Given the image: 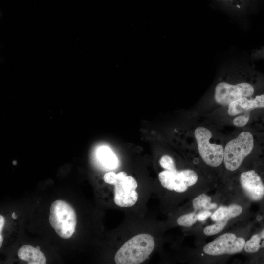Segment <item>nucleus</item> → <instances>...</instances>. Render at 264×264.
<instances>
[{
	"mask_svg": "<svg viewBox=\"0 0 264 264\" xmlns=\"http://www.w3.org/2000/svg\"><path fill=\"white\" fill-rule=\"evenodd\" d=\"M211 197L206 194H202L198 196L192 201L195 212L209 210L216 208L217 206V204L211 203Z\"/></svg>",
	"mask_w": 264,
	"mask_h": 264,
	"instance_id": "nucleus-14",
	"label": "nucleus"
},
{
	"mask_svg": "<svg viewBox=\"0 0 264 264\" xmlns=\"http://www.w3.org/2000/svg\"><path fill=\"white\" fill-rule=\"evenodd\" d=\"M19 258L28 264H45L46 259L44 253L31 245L21 246L17 253Z\"/></svg>",
	"mask_w": 264,
	"mask_h": 264,
	"instance_id": "nucleus-11",
	"label": "nucleus"
},
{
	"mask_svg": "<svg viewBox=\"0 0 264 264\" xmlns=\"http://www.w3.org/2000/svg\"><path fill=\"white\" fill-rule=\"evenodd\" d=\"M13 164L16 165V161H13Z\"/></svg>",
	"mask_w": 264,
	"mask_h": 264,
	"instance_id": "nucleus-28",
	"label": "nucleus"
},
{
	"mask_svg": "<svg viewBox=\"0 0 264 264\" xmlns=\"http://www.w3.org/2000/svg\"><path fill=\"white\" fill-rule=\"evenodd\" d=\"M253 147V136L248 132H241L228 142L224 149L223 162L226 169L233 171L239 168Z\"/></svg>",
	"mask_w": 264,
	"mask_h": 264,
	"instance_id": "nucleus-3",
	"label": "nucleus"
},
{
	"mask_svg": "<svg viewBox=\"0 0 264 264\" xmlns=\"http://www.w3.org/2000/svg\"><path fill=\"white\" fill-rule=\"evenodd\" d=\"M49 221L57 235L63 239H69L75 230L76 215L69 203L57 200L51 205Z\"/></svg>",
	"mask_w": 264,
	"mask_h": 264,
	"instance_id": "nucleus-2",
	"label": "nucleus"
},
{
	"mask_svg": "<svg viewBox=\"0 0 264 264\" xmlns=\"http://www.w3.org/2000/svg\"><path fill=\"white\" fill-rule=\"evenodd\" d=\"M240 182L247 196L251 200H261L264 196V185L259 176L254 170L243 172Z\"/></svg>",
	"mask_w": 264,
	"mask_h": 264,
	"instance_id": "nucleus-9",
	"label": "nucleus"
},
{
	"mask_svg": "<svg viewBox=\"0 0 264 264\" xmlns=\"http://www.w3.org/2000/svg\"><path fill=\"white\" fill-rule=\"evenodd\" d=\"M255 92L253 85L245 80H238L235 83L229 80H220L214 88L215 102L222 106L228 105L242 97L251 96Z\"/></svg>",
	"mask_w": 264,
	"mask_h": 264,
	"instance_id": "nucleus-4",
	"label": "nucleus"
},
{
	"mask_svg": "<svg viewBox=\"0 0 264 264\" xmlns=\"http://www.w3.org/2000/svg\"><path fill=\"white\" fill-rule=\"evenodd\" d=\"M4 218L1 215H0V233H1L4 224Z\"/></svg>",
	"mask_w": 264,
	"mask_h": 264,
	"instance_id": "nucleus-24",
	"label": "nucleus"
},
{
	"mask_svg": "<svg viewBox=\"0 0 264 264\" xmlns=\"http://www.w3.org/2000/svg\"><path fill=\"white\" fill-rule=\"evenodd\" d=\"M234 11H242L244 8L247 0H217Z\"/></svg>",
	"mask_w": 264,
	"mask_h": 264,
	"instance_id": "nucleus-18",
	"label": "nucleus"
},
{
	"mask_svg": "<svg viewBox=\"0 0 264 264\" xmlns=\"http://www.w3.org/2000/svg\"><path fill=\"white\" fill-rule=\"evenodd\" d=\"M12 218H13V219H16V218H17V216H16V215H15V212L13 213L12 215Z\"/></svg>",
	"mask_w": 264,
	"mask_h": 264,
	"instance_id": "nucleus-26",
	"label": "nucleus"
},
{
	"mask_svg": "<svg viewBox=\"0 0 264 264\" xmlns=\"http://www.w3.org/2000/svg\"><path fill=\"white\" fill-rule=\"evenodd\" d=\"M36 248H37V249H39V250H40V247H39V246H37L36 247Z\"/></svg>",
	"mask_w": 264,
	"mask_h": 264,
	"instance_id": "nucleus-27",
	"label": "nucleus"
},
{
	"mask_svg": "<svg viewBox=\"0 0 264 264\" xmlns=\"http://www.w3.org/2000/svg\"><path fill=\"white\" fill-rule=\"evenodd\" d=\"M227 219H224L216 221V222L208 226L203 229V233L207 236L215 235L220 232L223 230L226 225L228 220Z\"/></svg>",
	"mask_w": 264,
	"mask_h": 264,
	"instance_id": "nucleus-16",
	"label": "nucleus"
},
{
	"mask_svg": "<svg viewBox=\"0 0 264 264\" xmlns=\"http://www.w3.org/2000/svg\"><path fill=\"white\" fill-rule=\"evenodd\" d=\"M261 248H264V229L260 233L252 236L245 242L244 247L247 253H255Z\"/></svg>",
	"mask_w": 264,
	"mask_h": 264,
	"instance_id": "nucleus-15",
	"label": "nucleus"
},
{
	"mask_svg": "<svg viewBox=\"0 0 264 264\" xmlns=\"http://www.w3.org/2000/svg\"><path fill=\"white\" fill-rule=\"evenodd\" d=\"M243 238L237 237L234 234H223L206 244L204 252L209 255L217 256L225 254H233L241 252L245 245Z\"/></svg>",
	"mask_w": 264,
	"mask_h": 264,
	"instance_id": "nucleus-7",
	"label": "nucleus"
},
{
	"mask_svg": "<svg viewBox=\"0 0 264 264\" xmlns=\"http://www.w3.org/2000/svg\"><path fill=\"white\" fill-rule=\"evenodd\" d=\"M158 178L163 187L169 190L182 193L185 192L188 187L197 182L198 176L192 170L177 171L175 169L161 172L158 175Z\"/></svg>",
	"mask_w": 264,
	"mask_h": 264,
	"instance_id": "nucleus-6",
	"label": "nucleus"
},
{
	"mask_svg": "<svg viewBox=\"0 0 264 264\" xmlns=\"http://www.w3.org/2000/svg\"><path fill=\"white\" fill-rule=\"evenodd\" d=\"M162 167L168 170H175L174 162L171 157L165 155L161 157L159 161Z\"/></svg>",
	"mask_w": 264,
	"mask_h": 264,
	"instance_id": "nucleus-20",
	"label": "nucleus"
},
{
	"mask_svg": "<svg viewBox=\"0 0 264 264\" xmlns=\"http://www.w3.org/2000/svg\"><path fill=\"white\" fill-rule=\"evenodd\" d=\"M249 118L250 111H247L242 115L236 117L233 120V123L237 127H242L247 123Z\"/></svg>",
	"mask_w": 264,
	"mask_h": 264,
	"instance_id": "nucleus-19",
	"label": "nucleus"
},
{
	"mask_svg": "<svg viewBox=\"0 0 264 264\" xmlns=\"http://www.w3.org/2000/svg\"><path fill=\"white\" fill-rule=\"evenodd\" d=\"M251 56L252 58L254 59H264V47L260 49L254 50L253 52H252Z\"/></svg>",
	"mask_w": 264,
	"mask_h": 264,
	"instance_id": "nucleus-23",
	"label": "nucleus"
},
{
	"mask_svg": "<svg viewBox=\"0 0 264 264\" xmlns=\"http://www.w3.org/2000/svg\"><path fill=\"white\" fill-rule=\"evenodd\" d=\"M3 237L1 233H0V248L1 247L3 242Z\"/></svg>",
	"mask_w": 264,
	"mask_h": 264,
	"instance_id": "nucleus-25",
	"label": "nucleus"
},
{
	"mask_svg": "<svg viewBox=\"0 0 264 264\" xmlns=\"http://www.w3.org/2000/svg\"><path fill=\"white\" fill-rule=\"evenodd\" d=\"M194 135L199 153L204 162L211 167L219 166L223 161V147L210 142L212 133L204 127L197 128Z\"/></svg>",
	"mask_w": 264,
	"mask_h": 264,
	"instance_id": "nucleus-5",
	"label": "nucleus"
},
{
	"mask_svg": "<svg viewBox=\"0 0 264 264\" xmlns=\"http://www.w3.org/2000/svg\"><path fill=\"white\" fill-rule=\"evenodd\" d=\"M258 108H264V94L253 99L244 97L233 101L228 105L227 113L230 116H236Z\"/></svg>",
	"mask_w": 264,
	"mask_h": 264,
	"instance_id": "nucleus-10",
	"label": "nucleus"
},
{
	"mask_svg": "<svg viewBox=\"0 0 264 264\" xmlns=\"http://www.w3.org/2000/svg\"><path fill=\"white\" fill-rule=\"evenodd\" d=\"M212 213L210 211L208 210H203L199 211L198 213L197 214V218L198 220L199 221H204L207 218L211 216Z\"/></svg>",
	"mask_w": 264,
	"mask_h": 264,
	"instance_id": "nucleus-22",
	"label": "nucleus"
},
{
	"mask_svg": "<svg viewBox=\"0 0 264 264\" xmlns=\"http://www.w3.org/2000/svg\"><path fill=\"white\" fill-rule=\"evenodd\" d=\"M114 185V201L121 207L134 205L138 199V193L136 191L137 183L130 176H127L122 180H116Z\"/></svg>",
	"mask_w": 264,
	"mask_h": 264,
	"instance_id": "nucleus-8",
	"label": "nucleus"
},
{
	"mask_svg": "<svg viewBox=\"0 0 264 264\" xmlns=\"http://www.w3.org/2000/svg\"><path fill=\"white\" fill-rule=\"evenodd\" d=\"M103 178L106 183L114 185L116 181V174L112 172H108L104 175Z\"/></svg>",
	"mask_w": 264,
	"mask_h": 264,
	"instance_id": "nucleus-21",
	"label": "nucleus"
},
{
	"mask_svg": "<svg viewBox=\"0 0 264 264\" xmlns=\"http://www.w3.org/2000/svg\"><path fill=\"white\" fill-rule=\"evenodd\" d=\"M155 246L153 236L149 234L134 236L117 251L115 257L117 264H139L146 260Z\"/></svg>",
	"mask_w": 264,
	"mask_h": 264,
	"instance_id": "nucleus-1",
	"label": "nucleus"
},
{
	"mask_svg": "<svg viewBox=\"0 0 264 264\" xmlns=\"http://www.w3.org/2000/svg\"><path fill=\"white\" fill-rule=\"evenodd\" d=\"M242 211V207L237 204H232L229 206H220L211 215V218L216 222L224 219L229 220L230 218L238 216Z\"/></svg>",
	"mask_w": 264,
	"mask_h": 264,
	"instance_id": "nucleus-12",
	"label": "nucleus"
},
{
	"mask_svg": "<svg viewBox=\"0 0 264 264\" xmlns=\"http://www.w3.org/2000/svg\"><path fill=\"white\" fill-rule=\"evenodd\" d=\"M198 220L196 212L180 216L177 220L178 224L181 226L190 227Z\"/></svg>",
	"mask_w": 264,
	"mask_h": 264,
	"instance_id": "nucleus-17",
	"label": "nucleus"
},
{
	"mask_svg": "<svg viewBox=\"0 0 264 264\" xmlns=\"http://www.w3.org/2000/svg\"><path fill=\"white\" fill-rule=\"evenodd\" d=\"M97 158L101 164L110 169H114L118 164V160L111 151L108 147H100L97 152Z\"/></svg>",
	"mask_w": 264,
	"mask_h": 264,
	"instance_id": "nucleus-13",
	"label": "nucleus"
}]
</instances>
